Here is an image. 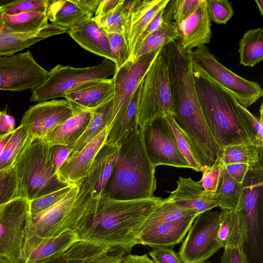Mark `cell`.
Instances as JSON below:
<instances>
[{
  "mask_svg": "<svg viewBox=\"0 0 263 263\" xmlns=\"http://www.w3.org/2000/svg\"><path fill=\"white\" fill-rule=\"evenodd\" d=\"M162 199L155 196L130 200L93 197L74 230L81 240L129 252L139 244L144 223Z\"/></svg>",
  "mask_w": 263,
  "mask_h": 263,
  "instance_id": "cell-1",
  "label": "cell"
},
{
  "mask_svg": "<svg viewBox=\"0 0 263 263\" xmlns=\"http://www.w3.org/2000/svg\"><path fill=\"white\" fill-rule=\"evenodd\" d=\"M193 71L202 112L219 146L223 150L230 145L255 144L252 125L241 105L219 85Z\"/></svg>",
  "mask_w": 263,
  "mask_h": 263,
  "instance_id": "cell-2",
  "label": "cell"
},
{
  "mask_svg": "<svg viewBox=\"0 0 263 263\" xmlns=\"http://www.w3.org/2000/svg\"><path fill=\"white\" fill-rule=\"evenodd\" d=\"M155 169L145 151L139 128L119 145L115 167L101 196L118 200L153 197Z\"/></svg>",
  "mask_w": 263,
  "mask_h": 263,
  "instance_id": "cell-3",
  "label": "cell"
},
{
  "mask_svg": "<svg viewBox=\"0 0 263 263\" xmlns=\"http://www.w3.org/2000/svg\"><path fill=\"white\" fill-rule=\"evenodd\" d=\"M93 197L86 177L60 201L36 214L28 213L22 246L23 260L42 241L74 230Z\"/></svg>",
  "mask_w": 263,
  "mask_h": 263,
  "instance_id": "cell-4",
  "label": "cell"
},
{
  "mask_svg": "<svg viewBox=\"0 0 263 263\" xmlns=\"http://www.w3.org/2000/svg\"><path fill=\"white\" fill-rule=\"evenodd\" d=\"M49 146L42 138L31 137L18 155L13 165L17 198L30 201L69 185L52 166Z\"/></svg>",
  "mask_w": 263,
  "mask_h": 263,
  "instance_id": "cell-5",
  "label": "cell"
},
{
  "mask_svg": "<svg viewBox=\"0 0 263 263\" xmlns=\"http://www.w3.org/2000/svg\"><path fill=\"white\" fill-rule=\"evenodd\" d=\"M162 48L129 60L116 69L112 78L114 93L105 144L119 146L125 140L123 126L128 105Z\"/></svg>",
  "mask_w": 263,
  "mask_h": 263,
  "instance_id": "cell-6",
  "label": "cell"
},
{
  "mask_svg": "<svg viewBox=\"0 0 263 263\" xmlns=\"http://www.w3.org/2000/svg\"><path fill=\"white\" fill-rule=\"evenodd\" d=\"M242 193L237 211L247 226L243 249L249 263H263V165L249 169L242 182Z\"/></svg>",
  "mask_w": 263,
  "mask_h": 263,
  "instance_id": "cell-7",
  "label": "cell"
},
{
  "mask_svg": "<svg viewBox=\"0 0 263 263\" xmlns=\"http://www.w3.org/2000/svg\"><path fill=\"white\" fill-rule=\"evenodd\" d=\"M193 70L219 85L242 106L247 108L263 96V89L256 82L243 78L221 64L205 45L187 53Z\"/></svg>",
  "mask_w": 263,
  "mask_h": 263,
  "instance_id": "cell-8",
  "label": "cell"
},
{
  "mask_svg": "<svg viewBox=\"0 0 263 263\" xmlns=\"http://www.w3.org/2000/svg\"><path fill=\"white\" fill-rule=\"evenodd\" d=\"M116 69L115 63L107 59L99 65L85 68L57 65L48 71L45 81L31 90L29 101L41 102L64 97L85 85L107 79Z\"/></svg>",
  "mask_w": 263,
  "mask_h": 263,
  "instance_id": "cell-9",
  "label": "cell"
},
{
  "mask_svg": "<svg viewBox=\"0 0 263 263\" xmlns=\"http://www.w3.org/2000/svg\"><path fill=\"white\" fill-rule=\"evenodd\" d=\"M167 114L173 115L174 110L162 48L143 80L138 110L139 128L149 120Z\"/></svg>",
  "mask_w": 263,
  "mask_h": 263,
  "instance_id": "cell-10",
  "label": "cell"
},
{
  "mask_svg": "<svg viewBox=\"0 0 263 263\" xmlns=\"http://www.w3.org/2000/svg\"><path fill=\"white\" fill-rule=\"evenodd\" d=\"M220 211H207L196 217L177 254L181 263H203L221 248L216 237Z\"/></svg>",
  "mask_w": 263,
  "mask_h": 263,
  "instance_id": "cell-11",
  "label": "cell"
},
{
  "mask_svg": "<svg viewBox=\"0 0 263 263\" xmlns=\"http://www.w3.org/2000/svg\"><path fill=\"white\" fill-rule=\"evenodd\" d=\"M143 146L152 165L190 168L180 153L176 140L164 116L146 122L139 128Z\"/></svg>",
  "mask_w": 263,
  "mask_h": 263,
  "instance_id": "cell-12",
  "label": "cell"
},
{
  "mask_svg": "<svg viewBox=\"0 0 263 263\" xmlns=\"http://www.w3.org/2000/svg\"><path fill=\"white\" fill-rule=\"evenodd\" d=\"M28 200L15 198L0 204V256L8 263H24L22 246Z\"/></svg>",
  "mask_w": 263,
  "mask_h": 263,
  "instance_id": "cell-13",
  "label": "cell"
},
{
  "mask_svg": "<svg viewBox=\"0 0 263 263\" xmlns=\"http://www.w3.org/2000/svg\"><path fill=\"white\" fill-rule=\"evenodd\" d=\"M48 72L35 61L30 50L16 55L0 57V90H32L45 81Z\"/></svg>",
  "mask_w": 263,
  "mask_h": 263,
  "instance_id": "cell-14",
  "label": "cell"
},
{
  "mask_svg": "<svg viewBox=\"0 0 263 263\" xmlns=\"http://www.w3.org/2000/svg\"><path fill=\"white\" fill-rule=\"evenodd\" d=\"M73 114L65 99L43 101L31 106L20 124L28 129L31 137L43 138Z\"/></svg>",
  "mask_w": 263,
  "mask_h": 263,
  "instance_id": "cell-15",
  "label": "cell"
},
{
  "mask_svg": "<svg viewBox=\"0 0 263 263\" xmlns=\"http://www.w3.org/2000/svg\"><path fill=\"white\" fill-rule=\"evenodd\" d=\"M123 249L79 240L65 251L40 263H118Z\"/></svg>",
  "mask_w": 263,
  "mask_h": 263,
  "instance_id": "cell-16",
  "label": "cell"
},
{
  "mask_svg": "<svg viewBox=\"0 0 263 263\" xmlns=\"http://www.w3.org/2000/svg\"><path fill=\"white\" fill-rule=\"evenodd\" d=\"M177 42L181 50L187 53L193 49L210 43L212 38L211 21L205 0H202L195 11L178 26Z\"/></svg>",
  "mask_w": 263,
  "mask_h": 263,
  "instance_id": "cell-17",
  "label": "cell"
},
{
  "mask_svg": "<svg viewBox=\"0 0 263 263\" xmlns=\"http://www.w3.org/2000/svg\"><path fill=\"white\" fill-rule=\"evenodd\" d=\"M198 215L171 222L143 226L138 238V243L152 248H173L182 241Z\"/></svg>",
  "mask_w": 263,
  "mask_h": 263,
  "instance_id": "cell-18",
  "label": "cell"
},
{
  "mask_svg": "<svg viewBox=\"0 0 263 263\" xmlns=\"http://www.w3.org/2000/svg\"><path fill=\"white\" fill-rule=\"evenodd\" d=\"M168 1L169 0L124 1L128 9L124 37L129 50L130 57L140 34Z\"/></svg>",
  "mask_w": 263,
  "mask_h": 263,
  "instance_id": "cell-19",
  "label": "cell"
},
{
  "mask_svg": "<svg viewBox=\"0 0 263 263\" xmlns=\"http://www.w3.org/2000/svg\"><path fill=\"white\" fill-rule=\"evenodd\" d=\"M107 130L108 126L79 151L69 157L58 172L63 181L74 184L87 176L97 154L105 143Z\"/></svg>",
  "mask_w": 263,
  "mask_h": 263,
  "instance_id": "cell-20",
  "label": "cell"
},
{
  "mask_svg": "<svg viewBox=\"0 0 263 263\" xmlns=\"http://www.w3.org/2000/svg\"><path fill=\"white\" fill-rule=\"evenodd\" d=\"M112 79H106L85 85L67 93L64 98L70 104L73 114L91 111L111 99Z\"/></svg>",
  "mask_w": 263,
  "mask_h": 263,
  "instance_id": "cell-21",
  "label": "cell"
},
{
  "mask_svg": "<svg viewBox=\"0 0 263 263\" xmlns=\"http://www.w3.org/2000/svg\"><path fill=\"white\" fill-rule=\"evenodd\" d=\"M177 183L176 189L168 197L177 205L199 214L217 206L213 197L204 191L200 180L179 177Z\"/></svg>",
  "mask_w": 263,
  "mask_h": 263,
  "instance_id": "cell-22",
  "label": "cell"
},
{
  "mask_svg": "<svg viewBox=\"0 0 263 263\" xmlns=\"http://www.w3.org/2000/svg\"><path fill=\"white\" fill-rule=\"evenodd\" d=\"M68 31L52 23L39 30L28 33L14 32L0 27V56L13 55L38 42Z\"/></svg>",
  "mask_w": 263,
  "mask_h": 263,
  "instance_id": "cell-23",
  "label": "cell"
},
{
  "mask_svg": "<svg viewBox=\"0 0 263 263\" xmlns=\"http://www.w3.org/2000/svg\"><path fill=\"white\" fill-rule=\"evenodd\" d=\"M119 146L104 143L97 154L86 176L95 198L101 196L115 167Z\"/></svg>",
  "mask_w": 263,
  "mask_h": 263,
  "instance_id": "cell-24",
  "label": "cell"
},
{
  "mask_svg": "<svg viewBox=\"0 0 263 263\" xmlns=\"http://www.w3.org/2000/svg\"><path fill=\"white\" fill-rule=\"evenodd\" d=\"M67 33L86 50L115 63L106 33L92 17L69 30Z\"/></svg>",
  "mask_w": 263,
  "mask_h": 263,
  "instance_id": "cell-25",
  "label": "cell"
},
{
  "mask_svg": "<svg viewBox=\"0 0 263 263\" xmlns=\"http://www.w3.org/2000/svg\"><path fill=\"white\" fill-rule=\"evenodd\" d=\"M217 240L221 248L243 247L247 239L246 222L237 211L222 210Z\"/></svg>",
  "mask_w": 263,
  "mask_h": 263,
  "instance_id": "cell-26",
  "label": "cell"
},
{
  "mask_svg": "<svg viewBox=\"0 0 263 263\" xmlns=\"http://www.w3.org/2000/svg\"><path fill=\"white\" fill-rule=\"evenodd\" d=\"M91 115L89 111L73 114L42 139L50 145H64L70 148L85 132Z\"/></svg>",
  "mask_w": 263,
  "mask_h": 263,
  "instance_id": "cell-27",
  "label": "cell"
},
{
  "mask_svg": "<svg viewBox=\"0 0 263 263\" xmlns=\"http://www.w3.org/2000/svg\"><path fill=\"white\" fill-rule=\"evenodd\" d=\"M47 15L51 23L68 30L92 17L69 0L51 1Z\"/></svg>",
  "mask_w": 263,
  "mask_h": 263,
  "instance_id": "cell-28",
  "label": "cell"
},
{
  "mask_svg": "<svg viewBox=\"0 0 263 263\" xmlns=\"http://www.w3.org/2000/svg\"><path fill=\"white\" fill-rule=\"evenodd\" d=\"M79 240L75 230L45 240L30 252L24 263H40L65 251Z\"/></svg>",
  "mask_w": 263,
  "mask_h": 263,
  "instance_id": "cell-29",
  "label": "cell"
},
{
  "mask_svg": "<svg viewBox=\"0 0 263 263\" xmlns=\"http://www.w3.org/2000/svg\"><path fill=\"white\" fill-rule=\"evenodd\" d=\"M240 64L253 67L263 60V28L246 31L239 43Z\"/></svg>",
  "mask_w": 263,
  "mask_h": 263,
  "instance_id": "cell-30",
  "label": "cell"
},
{
  "mask_svg": "<svg viewBox=\"0 0 263 263\" xmlns=\"http://www.w3.org/2000/svg\"><path fill=\"white\" fill-rule=\"evenodd\" d=\"M112 103V98L91 111L90 121L81 137L70 147V156L79 151L109 126L111 118Z\"/></svg>",
  "mask_w": 263,
  "mask_h": 263,
  "instance_id": "cell-31",
  "label": "cell"
},
{
  "mask_svg": "<svg viewBox=\"0 0 263 263\" xmlns=\"http://www.w3.org/2000/svg\"><path fill=\"white\" fill-rule=\"evenodd\" d=\"M243 163L251 168L262 163V149L254 144H239L223 149L222 165Z\"/></svg>",
  "mask_w": 263,
  "mask_h": 263,
  "instance_id": "cell-32",
  "label": "cell"
},
{
  "mask_svg": "<svg viewBox=\"0 0 263 263\" xmlns=\"http://www.w3.org/2000/svg\"><path fill=\"white\" fill-rule=\"evenodd\" d=\"M221 183L213 199L221 210L238 211L242 193V183L232 179L223 171Z\"/></svg>",
  "mask_w": 263,
  "mask_h": 263,
  "instance_id": "cell-33",
  "label": "cell"
},
{
  "mask_svg": "<svg viewBox=\"0 0 263 263\" xmlns=\"http://www.w3.org/2000/svg\"><path fill=\"white\" fill-rule=\"evenodd\" d=\"M178 38V29L176 23L174 21L164 22L143 41L136 53L134 60L176 42Z\"/></svg>",
  "mask_w": 263,
  "mask_h": 263,
  "instance_id": "cell-34",
  "label": "cell"
},
{
  "mask_svg": "<svg viewBox=\"0 0 263 263\" xmlns=\"http://www.w3.org/2000/svg\"><path fill=\"white\" fill-rule=\"evenodd\" d=\"M199 214L195 211L177 205L167 197L163 199L158 204L144 226L173 221Z\"/></svg>",
  "mask_w": 263,
  "mask_h": 263,
  "instance_id": "cell-35",
  "label": "cell"
},
{
  "mask_svg": "<svg viewBox=\"0 0 263 263\" xmlns=\"http://www.w3.org/2000/svg\"><path fill=\"white\" fill-rule=\"evenodd\" d=\"M31 137L28 129L21 124L14 130L0 156V171L14 165L18 155Z\"/></svg>",
  "mask_w": 263,
  "mask_h": 263,
  "instance_id": "cell-36",
  "label": "cell"
},
{
  "mask_svg": "<svg viewBox=\"0 0 263 263\" xmlns=\"http://www.w3.org/2000/svg\"><path fill=\"white\" fill-rule=\"evenodd\" d=\"M128 9L124 0L113 10L101 16L92 17L98 26L105 32L123 35L125 33Z\"/></svg>",
  "mask_w": 263,
  "mask_h": 263,
  "instance_id": "cell-37",
  "label": "cell"
},
{
  "mask_svg": "<svg viewBox=\"0 0 263 263\" xmlns=\"http://www.w3.org/2000/svg\"><path fill=\"white\" fill-rule=\"evenodd\" d=\"M175 0H169L168 2L155 15L139 36L134 47L130 60H134L136 53L143 41L151 34L157 30L164 22L173 21V14Z\"/></svg>",
  "mask_w": 263,
  "mask_h": 263,
  "instance_id": "cell-38",
  "label": "cell"
},
{
  "mask_svg": "<svg viewBox=\"0 0 263 263\" xmlns=\"http://www.w3.org/2000/svg\"><path fill=\"white\" fill-rule=\"evenodd\" d=\"M165 117L175 136L178 149L190 165V168L197 172H201V169L195 160L191 145L184 133L175 122L173 115L167 114Z\"/></svg>",
  "mask_w": 263,
  "mask_h": 263,
  "instance_id": "cell-39",
  "label": "cell"
},
{
  "mask_svg": "<svg viewBox=\"0 0 263 263\" xmlns=\"http://www.w3.org/2000/svg\"><path fill=\"white\" fill-rule=\"evenodd\" d=\"M49 0L15 1L0 5L3 13L15 15L31 12H47Z\"/></svg>",
  "mask_w": 263,
  "mask_h": 263,
  "instance_id": "cell-40",
  "label": "cell"
},
{
  "mask_svg": "<svg viewBox=\"0 0 263 263\" xmlns=\"http://www.w3.org/2000/svg\"><path fill=\"white\" fill-rule=\"evenodd\" d=\"M73 184L40 197L28 201L29 214L40 213L60 201L71 190Z\"/></svg>",
  "mask_w": 263,
  "mask_h": 263,
  "instance_id": "cell-41",
  "label": "cell"
},
{
  "mask_svg": "<svg viewBox=\"0 0 263 263\" xmlns=\"http://www.w3.org/2000/svg\"><path fill=\"white\" fill-rule=\"evenodd\" d=\"M211 21L217 24H226L232 17L234 10L228 0H205Z\"/></svg>",
  "mask_w": 263,
  "mask_h": 263,
  "instance_id": "cell-42",
  "label": "cell"
},
{
  "mask_svg": "<svg viewBox=\"0 0 263 263\" xmlns=\"http://www.w3.org/2000/svg\"><path fill=\"white\" fill-rule=\"evenodd\" d=\"M17 179L14 166L0 171V204L8 202L16 196Z\"/></svg>",
  "mask_w": 263,
  "mask_h": 263,
  "instance_id": "cell-43",
  "label": "cell"
},
{
  "mask_svg": "<svg viewBox=\"0 0 263 263\" xmlns=\"http://www.w3.org/2000/svg\"><path fill=\"white\" fill-rule=\"evenodd\" d=\"M111 51L117 69L123 65L130 59L129 50L123 35L106 32Z\"/></svg>",
  "mask_w": 263,
  "mask_h": 263,
  "instance_id": "cell-44",
  "label": "cell"
},
{
  "mask_svg": "<svg viewBox=\"0 0 263 263\" xmlns=\"http://www.w3.org/2000/svg\"><path fill=\"white\" fill-rule=\"evenodd\" d=\"M202 0H175L173 21L178 26L197 9Z\"/></svg>",
  "mask_w": 263,
  "mask_h": 263,
  "instance_id": "cell-45",
  "label": "cell"
},
{
  "mask_svg": "<svg viewBox=\"0 0 263 263\" xmlns=\"http://www.w3.org/2000/svg\"><path fill=\"white\" fill-rule=\"evenodd\" d=\"M222 168L223 166H221L213 170L203 173L200 180L205 192L212 197L216 192L221 181Z\"/></svg>",
  "mask_w": 263,
  "mask_h": 263,
  "instance_id": "cell-46",
  "label": "cell"
},
{
  "mask_svg": "<svg viewBox=\"0 0 263 263\" xmlns=\"http://www.w3.org/2000/svg\"><path fill=\"white\" fill-rule=\"evenodd\" d=\"M148 255L154 263H181L172 247L154 248Z\"/></svg>",
  "mask_w": 263,
  "mask_h": 263,
  "instance_id": "cell-47",
  "label": "cell"
},
{
  "mask_svg": "<svg viewBox=\"0 0 263 263\" xmlns=\"http://www.w3.org/2000/svg\"><path fill=\"white\" fill-rule=\"evenodd\" d=\"M49 151L51 163L58 173L62 165L69 158L70 148L66 145L56 144L50 145Z\"/></svg>",
  "mask_w": 263,
  "mask_h": 263,
  "instance_id": "cell-48",
  "label": "cell"
},
{
  "mask_svg": "<svg viewBox=\"0 0 263 263\" xmlns=\"http://www.w3.org/2000/svg\"><path fill=\"white\" fill-rule=\"evenodd\" d=\"M241 107L251 122L256 137L255 145L260 149L263 147V103L259 109V118H257L248 109L241 105Z\"/></svg>",
  "mask_w": 263,
  "mask_h": 263,
  "instance_id": "cell-49",
  "label": "cell"
},
{
  "mask_svg": "<svg viewBox=\"0 0 263 263\" xmlns=\"http://www.w3.org/2000/svg\"><path fill=\"white\" fill-rule=\"evenodd\" d=\"M221 263H249L243 247H231L224 249L221 257Z\"/></svg>",
  "mask_w": 263,
  "mask_h": 263,
  "instance_id": "cell-50",
  "label": "cell"
},
{
  "mask_svg": "<svg viewBox=\"0 0 263 263\" xmlns=\"http://www.w3.org/2000/svg\"><path fill=\"white\" fill-rule=\"evenodd\" d=\"M250 168L249 165L243 163H232L223 166V171L239 183H242L247 173Z\"/></svg>",
  "mask_w": 263,
  "mask_h": 263,
  "instance_id": "cell-51",
  "label": "cell"
},
{
  "mask_svg": "<svg viewBox=\"0 0 263 263\" xmlns=\"http://www.w3.org/2000/svg\"><path fill=\"white\" fill-rule=\"evenodd\" d=\"M7 109L0 111V137L11 134L15 129V119L7 113Z\"/></svg>",
  "mask_w": 263,
  "mask_h": 263,
  "instance_id": "cell-52",
  "label": "cell"
},
{
  "mask_svg": "<svg viewBox=\"0 0 263 263\" xmlns=\"http://www.w3.org/2000/svg\"><path fill=\"white\" fill-rule=\"evenodd\" d=\"M71 1L83 11L92 16L101 0H71Z\"/></svg>",
  "mask_w": 263,
  "mask_h": 263,
  "instance_id": "cell-53",
  "label": "cell"
},
{
  "mask_svg": "<svg viewBox=\"0 0 263 263\" xmlns=\"http://www.w3.org/2000/svg\"><path fill=\"white\" fill-rule=\"evenodd\" d=\"M122 0H101L95 13V16L104 15L115 9Z\"/></svg>",
  "mask_w": 263,
  "mask_h": 263,
  "instance_id": "cell-54",
  "label": "cell"
},
{
  "mask_svg": "<svg viewBox=\"0 0 263 263\" xmlns=\"http://www.w3.org/2000/svg\"><path fill=\"white\" fill-rule=\"evenodd\" d=\"M118 263H154L146 254L142 255L128 254L124 255Z\"/></svg>",
  "mask_w": 263,
  "mask_h": 263,
  "instance_id": "cell-55",
  "label": "cell"
},
{
  "mask_svg": "<svg viewBox=\"0 0 263 263\" xmlns=\"http://www.w3.org/2000/svg\"><path fill=\"white\" fill-rule=\"evenodd\" d=\"M12 134L13 133L5 136L0 137V156L2 154L5 145L12 136Z\"/></svg>",
  "mask_w": 263,
  "mask_h": 263,
  "instance_id": "cell-56",
  "label": "cell"
},
{
  "mask_svg": "<svg viewBox=\"0 0 263 263\" xmlns=\"http://www.w3.org/2000/svg\"><path fill=\"white\" fill-rule=\"evenodd\" d=\"M255 1L257 4L260 15L263 16V0H255Z\"/></svg>",
  "mask_w": 263,
  "mask_h": 263,
  "instance_id": "cell-57",
  "label": "cell"
},
{
  "mask_svg": "<svg viewBox=\"0 0 263 263\" xmlns=\"http://www.w3.org/2000/svg\"><path fill=\"white\" fill-rule=\"evenodd\" d=\"M0 263H8V262L5 259L0 257Z\"/></svg>",
  "mask_w": 263,
  "mask_h": 263,
  "instance_id": "cell-58",
  "label": "cell"
},
{
  "mask_svg": "<svg viewBox=\"0 0 263 263\" xmlns=\"http://www.w3.org/2000/svg\"><path fill=\"white\" fill-rule=\"evenodd\" d=\"M203 263H211V262H203Z\"/></svg>",
  "mask_w": 263,
  "mask_h": 263,
  "instance_id": "cell-59",
  "label": "cell"
},
{
  "mask_svg": "<svg viewBox=\"0 0 263 263\" xmlns=\"http://www.w3.org/2000/svg\"><path fill=\"white\" fill-rule=\"evenodd\" d=\"M0 257H1V256H0Z\"/></svg>",
  "mask_w": 263,
  "mask_h": 263,
  "instance_id": "cell-60",
  "label": "cell"
}]
</instances>
